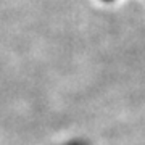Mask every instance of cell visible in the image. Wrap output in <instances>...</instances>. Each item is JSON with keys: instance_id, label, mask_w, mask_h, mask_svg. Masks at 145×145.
<instances>
[{"instance_id": "cell-1", "label": "cell", "mask_w": 145, "mask_h": 145, "mask_svg": "<svg viewBox=\"0 0 145 145\" xmlns=\"http://www.w3.org/2000/svg\"><path fill=\"white\" fill-rule=\"evenodd\" d=\"M57 145H90V144L84 139H71V140H66V142H61V144H57Z\"/></svg>"}, {"instance_id": "cell-2", "label": "cell", "mask_w": 145, "mask_h": 145, "mask_svg": "<svg viewBox=\"0 0 145 145\" xmlns=\"http://www.w3.org/2000/svg\"><path fill=\"white\" fill-rule=\"evenodd\" d=\"M102 2H108V3H111V2H114V0H102Z\"/></svg>"}]
</instances>
